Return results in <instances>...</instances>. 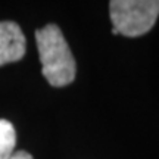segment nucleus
<instances>
[{"label": "nucleus", "mask_w": 159, "mask_h": 159, "mask_svg": "<svg viewBox=\"0 0 159 159\" xmlns=\"http://www.w3.org/2000/svg\"><path fill=\"white\" fill-rule=\"evenodd\" d=\"M35 41L41 62V74L53 87L71 84L75 78V59L61 28L49 24L35 31Z\"/></svg>", "instance_id": "nucleus-1"}, {"label": "nucleus", "mask_w": 159, "mask_h": 159, "mask_svg": "<svg viewBox=\"0 0 159 159\" xmlns=\"http://www.w3.org/2000/svg\"><path fill=\"white\" fill-rule=\"evenodd\" d=\"M114 34L139 37L152 30L159 16V0H112L109 3Z\"/></svg>", "instance_id": "nucleus-2"}, {"label": "nucleus", "mask_w": 159, "mask_h": 159, "mask_svg": "<svg viewBox=\"0 0 159 159\" xmlns=\"http://www.w3.org/2000/svg\"><path fill=\"white\" fill-rule=\"evenodd\" d=\"M27 40L21 27L13 21L0 22V66L18 62L25 55Z\"/></svg>", "instance_id": "nucleus-3"}, {"label": "nucleus", "mask_w": 159, "mask_h": 159, "mask_svg": "<svg viewBox=\"0 0 159 159\" xmlns=\"http://www.w3.org/2000/svg\"><path fill=\"white\" fill-rule=\"evenodd\" d=\"M16 146V131L12 122L7 119H0V159H11L15 153Z\"/></svg>", "instance_id": "nucleus-4"}, {"label": "nucleus", "mask_w": 159, "mask_h": 159, "mask_svg": "<svg viewBox=\"0 0 159 159\" xmlns=\"http://www.w3.org/2000/svg\"><path fill=\"white\" fill-rule=\"evenodd\" d=\"M11 159H33V156L25 150H18L11 156Z\"/></svg>", "instance_id": "nucleus-5"}]
</instances>
